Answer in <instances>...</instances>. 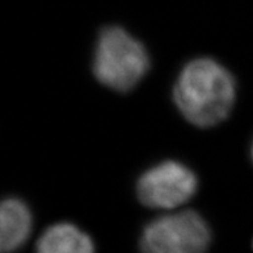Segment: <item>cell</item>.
<instances>
[{"instance_id": "1", "label": "cell", "mask_w": 253, "mask_h": 253, "mask_svg": "<svg viewBox=\"0 0 253 253\" xmlns=\"http://www.w3.org/2000/svg\"><path fill=\"white\" fill-rule=\"evenodd\" d=\"M235 100V83L229 71L210 58L194 60L181 71L174 102L190 123L212 126L229 115Z\"/></svg>"}, {"instance_id": "2", "label": "cell", "mask_w": 253, "mask_h": 253, "mask_svg": "<svg viewBox=\"0 0 253 253\" xmlns=\"http://www.w3.org/2000/svg\"><path fill=\"white\" fill-rule=\"evenodd\" d=\"M149 69L142 44L122 27H106L100 34L93 58V73L103 85L126 92L136 85Z\"/></svg>"}, {"instance_id": "3", "label": "cell", "mask_w": 253, "mask_h": 253, "mask_svg": "<svg viewBox=\"0 0 253 253\" xmlns=\"http://www.w3.org/2000/svg\"><path fill=\"white\" fill-rule=\"evenodd\" d=\"M210 243L211 231L203 217L183 211L149 223L140 248L142 253H204Z\"/></svg>"}, {"instance_id": "4", "label": "cell", "mask_w": 253, "mask_h": 253, "mask_svg": "<svg viewBox=\"0 0 253 253\" xmlns=\"http://www.w3.org/2000/svg\"><path fill=\"white\" fill-rule=\"evenodd\" d=\"M193 170L178 162H163L146 170L137 183L141 203L151 208L170 210L186 203L197 191Z\"/></svg>"}, {"instance_id": "5", "label": "cell", "mask_w": 253, "mask_h": 253, "mask_svg": "<svg viewBox=\"0 0 253 253\" xmlns=\"http://www.w3.org/2000/svg\"><path fill=\"white\" fill-rule=\"evenodd\" d=\"M33 220L26 204L18 199L4 200L0 210V251L13 253L30 235Z\"/></svg>"}, {"instance_id": "6", "label": "cell", "mask_w": 253, "mask_h": 253, "mask_svg": "<svg viewBox=\"0 0 253 253\" xmlns=\"http://www.w3.org/2000/svg\"><path fill=\"white\" fill-rule=\"evenodd\" d=\"M37 253H94L93 242L71 223L48 227L37 243Z\"/></svg>"}, {"instance_id": "7", "label": "cell", "mask_w": 253, "mask_h": 253, "mask_svg": "<svg viewBox=\"0 0 253 253\" xmlns=\"http://www.w3.org/2000/svg\"><path fill=\"white\" fill-rule=\"evenodd\" d=\"M252 157H253V149H252Z\"/></svg>"}]
</instances>
